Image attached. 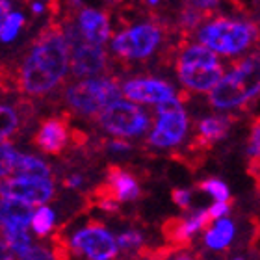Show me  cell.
<instances>
[{
    "label": "cell",
    "mask_w": 260,
    "mask_h": 260,
    "mask_svg": "<svg viewBox=\"0 0 260 260\" xmlns=\"http://www.w3.org/2000/svg\"><path fill=\"white\" fill-rule=\"evenodd\" d=\"M69 71V47L61 24L50 22L38 34L26 58L22 60L17 86L30 97H41L52 91Z\"/></svg>",
    "instance_id": "obj_1"
},
{
    "label": "cell",
    "mask_w": 260,
    "mask_h": 260,
    "mask_svg": "<svg viewBox=\"0 0 260 260\" xmlns=\"http://www.w3.org/2000/svg\"><path fill=\"white\" fill-rule=\"evenodd\" d=\"M256 24L245 19L231 17H212L210 21L201 22L197 39L206 49L221 56H238L249 49L258 36Z\"/></svg>",
    "instance_id": "obj_2"
},
{
    "label": "cell",
    "mask_w": 260,
    "mask_h": 260,
    "mask_svg": "<svg viewBox=\"0 0 260 260\" xmlns=\"http://www.w3.org/2000/svg\"><path fill=\"white\" fill-rule=\"evenodd\" d=\"M258 95V56L251 54L233 65V69L219 78L210 89L214 108L231 110L251 103Z\"/></svg>",
    "instance_id": "obj_3"
},
{
    "label": "cell",
    "mask_w": 260,
    "mask_h": 260,
    "mask_svg": "<svg viewBox=\"0 0 260 260\" xmlns=\"http://www.w3.org/2000/svg\"><path fill=\"white\" fill-rule=\"evenodd\" d=\"M225 75L217 54L205 45H190L177 58V76L184 87L193 91H210Z\"/></svg>",
    "instance_id": "obj_4"
},
{
    "label": "cell",
    "mask_w": 260,
    "mask_h": 260,
    "mask_svg": "<svg viewBox=\"0 0 260 260\" xmlns=\"http://www.w3.org/2000/svg\"><path fill=\"white\" fill-rule=\"evenodd\" d=\"M67 103L84 115L101 114L106 106L119 101L121 87L114 78H84V80L71 84L65 93Z\"/></svg>",
    "instance_id": "obj_5"
},
{
    "label": "cell",
    "mask_w": 260,
    "mask_h": 260,
    "mask_svg": "<svg viewBox=\"0 0 260 260\" xmlns=\"http://www.w3.org/2000/svg\"><path fill=\"white\" fill-rule=\"evenodd\" d=\"M61 30H63L65 41L69 47V67L73 75L78 78H89V76H97L106 71L108 54L103 45L86 41L73 21L65 22Z\"/></svg>",
    "instance_id": "obj_6"
},
{
    "label": "cell",
    "mask_w": 260,
    "mask_h": 260,
    "mask_svg": "<svg viewBox=\"0 0 260 260\" xmlns=\"http://www.w3.org/2000/svg\"><path fill=\"white\" fill-rule=\"evenodd\" d=\"M162 28L156 22H138L115 34L112 50L123 60H147L162 43Z\"/></svg>",
    "instance_id": "obj_7"
},
{
    "label": "cell",
    "mask_w": 260,
    "mask_h": 260,
    "mask_svg": "<svg viewBox=\"0 0 260 260\" xmlns=\"http://www.w3.org/2000/svg\"><path fill=\"white\" fill-rule=\"evenodd\" d=\"M99 123L106 132L119 138H136L151 126V119L136 103L115 101L99 114Z\"/></svg>",
    "instance_id": "obj_8"
},
{
    "label": "cell",
    "mask_w": 260,
    "mask_h": 260,
    "mask_svg": "<svg viewBox=\"0 0 260 260\" xmlns=\"http://www.w3.org/2000/svg\"><path fill=\"white\" fill-rule=\"evenodd\" d=\"M156 125L152 134L149 136V143L152 147L168 149L179 145L184 140L188 130V115L177 97L169 99L166 103L158 104L156 108Z\"/></svg>",
    "instance_id": "obj_9"
},
{
    "label": "cell",
    "mask_w": 260,
    "mask_h": 260,
    "mask_svg": "<svg viewBox=\"0 0 260 260\" xmlns=\"http://www.w3.org/2000/svg\"><path fill=\"white\" fill-rule=\"evenodd\" d=\"M73 251L86 255L89 260H112L117 255V242L103 223L89 221L78 229L71 242Z\"/></svg>",
    "instance_id": "obj_10"
},
{
    "label": "cell",
    "mask_w": 260,
    "mask_h": 260,
    "mask_svg": "<svg viewBox=\"0 0 260 260\" xmlns=\"http://www.w3.org/2000/svg\"><path fill=\"white\" fill-rule=\"evenodd\" d=\"M0 197L21 201L30 206H41L54 197V184L50 179L13 177L0 182Z\"/></svg>",
    "instance_id": "obj_11"
},
{
    "label": "cell",
    "mask_w": 260,
    "mask_h": 260,
    "mask_svg": "<svg viewBox=\"0 0 260 260\" xmlns=\"http://www.w3.org/2000/svg\"><path fill=\"white\" fill-rule=\"evenodd\" d=\"M121 93L128 101L143 104H162L175 97L173 86L158 78H132L123 84Z\"/></svg>",
    "instance_id": "obj_12"
},
{
    "label": "cell",
    "mask_w": 260,
    "mask_h": 260,
    "mask_svg": "<svg viewBox=\"0 0 260 260\" xmlns=\"http://www.w3.org/2000/svg\"><path fill=\"white\" fill-rule=\"evenodd\" d=\"M69 138H71V126L67 117L54 115V117H47L39 125L38 132L34 136V143L45 154L56 156V154H61V151L67 147Z\"/></svg>",
    "instance_id": "obj_13"
},
{
    "label": "cell",
    "mask_w": 260,
    "mask_h": 260,
    "mask_svg": "<svg viewBox=\"0 0 260 260\" xmlns=\"http://www.w3.org/2000/svg\"><path fill=\"white\" fill-rule=\"evenodd\" d=\"M78 32L82 34V38L95 45H103L110 39L112 36V26H110L108 15L101 10L95 8H82L76 15L75 21Z\"/></svg>",
    "instance_id": "obj_14"
},
{
    "label": "cell",
    "mask_w": 260,
    "mask_h": 260,
    "mask_svg": "<svg viewBox=\"0 0 260 260\" xmlns=\"http://www.w3.org/2000/svg\"><path fill=\"white\" fill-rule=\"evenodd\" d=\"M104 184L108 186L110 193L114 195L117 203H126V201H136L141 195L140 184L134 179V175L128 173L126 169L119 166H110L106 169V180Z\"/></svg>",
    "instance_id": "obj_15"
},
{
    "label": "cell",
    "mask_w": 260,
    "mask_h": 260,
    "mask_svg": "<svg viewBox=\"0 0 260 260\" xmlns=\"http://www.w3.org/2000/svg\"><path fill=\"white\" fill-rule=\"evenodd\" d=\"M234 117H227V115H212V117H205L199 121V134L195 136L191 141V151L199 152L201 149L214 145L216 141L223 140L229 134V130L233 126Z\"/></svg>",
    "instance_id": "obj_16"
},
{
    "label": "cell",
    "mask_w": 260,
    "mask_h": 260,
    "mask_svg": "<svg viewBox=\"0 0 260 260\" xmlns=\"http://www.w3.org/2000/svg\"><path fill=\"white\" fill-rule=\"evenodd\" d=\"M32 219V206L15 199L0 197V227L6 231L28 229Z\"/></svg>",
    "instance_id": "obj_17"
},
{
    "label": "cell",
    "mask_w": 260,
    "mask_h": 260,
    "mask_svg": "<svg viewBox=\"0 0 260 260\" xmlns=\"http://www.w3.org/2000/svg\"><path fill=\"white\" fill-rule=\"evenodd\" d=\"M162 234L166 238V244L175 247L177 251L186 249L191 245L193 234L190 233V229L186 225V219L182 217H169L162 225Z\"/></svg>",
    "instance_id": "obj_18"
},
{
    "label": "cell",
    "mask_w": 260,
    "mask_h": 260,
    "mask_svg": "<svg viewBox=\"0 0 260 260\" xmlns=\"http://www.w3.org/2000/svg\"><path fill=\"white\" fill-rule=\"evenodd\" d=\"M11 173L15 177H32V179H50V168L49 164L39 160L38 156L32 154H22L17 152L15 164H13V171Z\"/></svg>",
    "instance_id": "obj_19"
},
{
    "label": "cell",
    "mask_w": 260,
    "mask_h": 260,
    "mask_svg": "<svg viewBox=\"0 0 260 260\" xmlns=\"http://www.w3.org/2000/svg\"><path fill=\"white\" fill-rule=\"evenodd\" d=\"M206 233V245L214 251H221L225 247L231 245L234 238V223L227 217H219L216 219V225L214 227H208L205 231Z\"/></svg>",
    "instance_id": "obj_20"
},
{
    "label": "cell",
    "mask_w": 260,
    "mask_h": 260,
    "mask_svg": "<svg viewBox=\"0 0 260 260\" xmlns=\"http://www.w3.org/2000/svg\"><path fill=\"white\" fill-rule=\"evenodd\" d=\"M24 22H26V19H24L21 11L11 10L6 15L2 26H0V41L2 43H11L13 39H17V36L21 34L22 26H24Z\"/></svg>",
    "instance_id": "obj_21"
},
{
    "label": "cell",
    "mask_w": 260,
    "mask_h": 260,
    "mask_svg": "<svg viewBox=\"0 0 260 260\" xmlns=\"http://www.w3.org/2000/svg\"><path fill=\"white\" fill-rule=\"evenodd\" d=\"M54 212L50 210L49 206L41 205L38 210L32 214V219H30V225H32V231L38 234L39 238H43L54 229Z\"/></svg>",
    "instance_id": "obj_22"
},
{
    "label": "cell",
    "mask_w": 260,
    "mask_h": 260,
    "mask_svg": "<svg viewBox=\"0 0 260 260\" xmlns=\"http://www.w3.org/2000/svg\"><path fill=\"white\" fill-rule=\"evenodd\" d=\"M19 128V112L13 106L0 104V141H6Z\"/></svg>",
    "instance_id": "obj_23"
},
{
    "label": "cell",
    "mask_w": 260,
    "mask_h": 260,
    "mask_svg": "<svg viewBox=\"0 0 260 260\" xmlns=\"http://www.w3.org/2000/svg\"><path fill=\"white\" fill-rule=\"evenodd\" d=\"M6 244L13 251V255H21L22 251H26L30 245H32V240H30V234L26 233V229H21V231H6Z\"/></svg>",
    "instance_id": "obj_24"
},
{
    "label": "cell",
    "mask_w": 260,
    "mask_h": 260,
    "mask_svg": "<svg viewBox=\"0 0 260 260\" xmlns=\"http://www.w3.org/2000/svg\"><path fill=\"white\" fill-rule=\"evenodd\" d=\"M197 188L203 190L205 193L212 195L216 201L231 199V197H229V186L225 184V182H221L219 179H206V180H203V182H199Z\"/></svg>",
    "instance_id": "obj_25"
},
{
    "label": "cell",
    "mask_w": 260,
    "mask_h": 260,
    "mask_svg": "<svg viewBox=\"0 0 260 260\" xmlns=\"http://www.w3.org/2000/svg\"><path fill=\"white\" fill-rule=\"evenodd\" d=\"M17 151L8 143V141H0V179H4L13 171V164H15Z\"/></svg>",
    "instance_id": "obj_26"
},
{
    "label": "cell",
    "mask_w": 260,
    "mask_h": 260,
    "mask_svg": "<svg viewBox=\"0 0 260 260\" xmlns=\"http://www.w3.org/2000/svg\"><path fill=\"white\" fill-rule=\"evenodd\" d=\"M19 256H21V260H54L50 247H45V245H30Z\"/></svg>",
    "instance_id": "obj_27"
},
{
    "label": "cell",
    "mask_w": 260,
    "mask_h": 260,
    "mask_svg": "<svg viewBox=\"0 0 260 260\" xmlns=\"http://www.w3.org/2000/svg\"><path fill=\"white\" fill-rule=\"evenodd\" d=\"M115 242H117L119 249H140L143 238H141V234L138 231H126V233L119 234V238Z\"/></svg>",
    "instance_id": "obj_28"
},
{
    "label": "cell",
    "mask_w": 260,
    "mask_h": 260,
    "mask_svg": "<svg viewBox=\"0 0 260 260\" xmlns=\"http://www.w3.org/2000/svg\"><path fill=\"white\" fill-rule=\"evenodd\" d=\"M186 8L199 11L205 17H208L214 10H217V6L221 4V0H184Z\"/></svg>",
    "instance_id": "obj_29"
},
{
    "label": "cell",
    "mask_w": 260,
    "mask_h": 260,
    "mask_svg": "<svg viewBox=\"0 0 260 260\" xmlns=\"http://www.w3.org/2000/svg\"><path fill=\"white\" fill-rule=\"evenodd\" d=\"M258 136H260V130H258V123L253 125L251 128V136H249V147H247V151H249V162L255 164V168H258Z\"/></svg>",
    "instance_id": "obj_30"
},
{
    "label": "cell",
    "mask_w": 260,
    "mask_h": 260,
    "mask_svg": "<svg viewBox=\"0 0 260 260\" xmlns=\"http://www.w3.org/2000/svg\"><path fill=\"white\" fill-rule=\"evenodd\" d=\"M234 201L233 199H227V201H216L214 205H212V208H208V212H210L212 219L216 221V219H219V217H225L229 214V210H231V206H233Z\"/></svg>",
    "instance_id": "obj_31"
},
{
    "label": "cell",
    "mask_w": 260,
    "mask_h": 260,
    "mask_svg": "<svg viewBox=\"0 0 260 260\" xmlns=\"http://www.w3.org/2000/svg\"><path fill=\"white\" fill-rule=\"evenodd\" d=\"M171 197H173L175 205L180 206L182 210H188L191 206V191L190 190H180V188H177V190H173V193H171Z\"/></svg>",
    "instance_id": "obj_32"
},
{
    "label": "cell",
    "mask_w": 260,
    "mask_h": 260,
    "mask_svg": "<svg viewBox=\"0 0 260 260\" xmlns=\"http://www.w3.org/2000/svg\"><path fill=\"white\" fill-rule=\"evenodd\" d=\"M106 147H108L110 151H130V143H126V141H121V140H112L106 143Z\"/></svg>",
    "instance_id": "obj_33"
},
{
    "label": "cell",
    "mask_w": 260,
    "mask_h": 260,
    "mask_svg": "<svg viewBox=\"0 0 260 260\" xmlns=\"http://www.w3.org/2000/svg\"><path fill=\"white\" fill-rule=\"evenodd\" d=\"M0 260H13V251L8 247L6 240L0 238Z\"/></svg>",
    "instance_id": "obj_34"
},
{
    "label": "cell",
    "mask_w": 260,
    "mask_h": 260,
    "mask_svg": "<svg viewBox=\"0 0 260 260\" xmlns=\"http://www.w3.org/2000/svg\"><path fill=\"white\" fill-rule=\"evenodd\" d=\"M32 11H34V13H43L45 6L41 4V2H34V4H32Z\"/></svg>",
    "instance_id": "obj_35"
},
{
    "label": "cell",
    "mask_w": 260,
    "mask_h": 260,
    "mask_svg": "<svg viewBox=\"0 0 260 260\" xmlns=\"http://www.w3.org/2000/svg\"><path fill=\"white\" fill-rule=\"evenodd\" d=\"M173 260H193L191 256H188V255H180V256H177V258H173Z\"/></svg>",
    "instance_id": "obj_36"
},
{
    "label": "cell",
    "mask_w": 260,
    "mask_h": 260,
    "mask_svg": "<svg viewBox=\"0 0 260 260\" xmlns=\"http://www.w3.org/2000/svg\"><path fill=\"white\" fill-rule=\"evenodd\" d=\"M2 84H4V73H2V69H0V87H2Z\"/></svg>",
    "instance_id": "obj_37"
},
{
    "label": "cell",
    "mask_w": 260,
    "mask_h": 260,
    "mask_svg": "<svg viewBox=\"0 0 260 260\" xmlns=\"http://www.w3.org/2000/svg\"><path fill=\"white\" fill-rule=\"evenodd\" d=\"M234 260H244V258H234Z\"/></svg>",
    "instance_id": "obj_38"
}]
</instances>
